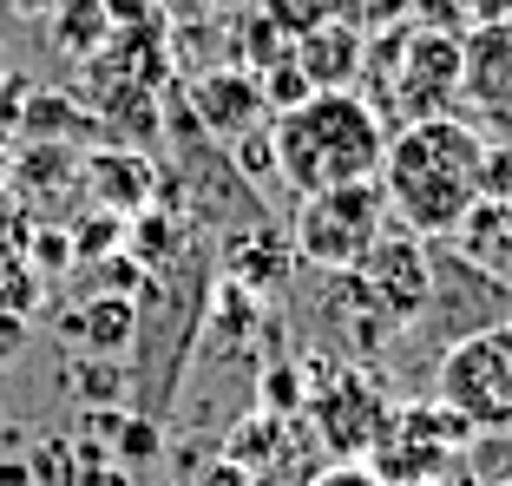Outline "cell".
I'll list each match as a JSON object with an SVG mask.
<instances>
[{"label":"cell","instance_id":"1","mask_svg":"<svg viewBox=\"0 0 512 486\" xmlns=\"http://www.w3.org/2000/svg\"><path fill=\"white\" fill-rule=\"evenodd\" d=\"M480 158H486V138L480 125L453 119H414V125H394L388 132V152H381V198H388V217L414 237H453V230L473 217L480 204Z\"/></svg>","mask_w":512,"mask_h":486},{"label":"cell","instance_id":"2","mask_svg":"<svg viewBox=\"0 0 512 486\" xmlns=\"http://www.w3.org/2000/svg\"><path fill=\"white\" fill-rule=\"evenodd\" d=\"M381 152H388V119L362 92H309L270 119V171L296 198L368 184L381 171Z\"/></svg>","mask_w":512,"mask_h":486},{"label":"cell","instance_id":"3","mask_svg":"<svg viewBox=\"0 0 512 486\" xmlns=\"http://www.w3.org/2000/svg\"><path fill=\"white\" fill-rule=\"evenodd\" d=\"M388 198H381V184H342V191H316V198H302L296 217H289V250L302 263H316V270H355V263L375 250V237L388 230Z\"/></svg>","mask_w":512,"mask_h":486},{"label":"cell","instance_id":"4","mask_svg":"<svg viewBox=\"0 0 512 486\" xmlns=\"http://www.w3.org/2000/svg\"><path fill=\"white\" fill-rule=\"evenodd\" d=\"M434 401L453 408L473 434L512 427V322H486V329L460 335L434 368Z\"/></svg>","mask_w":512,"mask_h":486},{"label":"cell","instance_id":"5","mask_svg":"<svg viewBox=\"0 0 512 486\" xmlns=\"http://www.w3.org/2000/svg\"><path fill=\"white\" fill-rule=\"evenodd\" d=\"M467 447H473V427L453 408H440V401H401V408L381 414L362 460L388 486H421V480H440Z\"/></svg>","mask_w":512,"mask_h":486},{"label":"cell","instance_id":"6","mask_svg":"<svg viewBox=\"0 0 512 486\" xmlns=\"http://www.w3.org/2000/svg\"><path fill=\"white\" fill-rule=\"evenodd\" d=\"M342 283L362 316H375L381 329H394V322L407 329V322H421L434 309V250H427V237L388 224L375 237V250L355 270H342Z\"/></svg>","mask_w":512,"mask_h":486},{"label":"cell","instance_id":"7","mask_svg":"<svg viewBox=\"0 0 512 486\" xmlns=\"http://www.w3.org/2000/svg\"><path fill=\"white\" fill-rule=\"evenodd\" d=\"M316 388H309V401H302V421H309V434H316L322 447H329L335 460H362L368 441H375L381 414H388V401H381V388L362 375V368H329L316 362Z\"/></svg>","mask_w":512,"mask_h":486},{"label":"cell","instance_id":"8","mask_svg":"<svg viewBox=\"0 0 512 486\" xmlns=\"http://www.w3.org/2000/svg\"><path fill=\"white\" fill-rule=\"evenodd\" d=\"M460 99L480 106L486 125L512 132V14L467 27V40H460Z\"/></svg>","mask_w":512,"mask_h":486},{"label":"cell","instance_id":"9","mask_svg":"<svg viewBox=\"0 0 512 486\" xmlns=\"http://www.w3.org/2000/svg\"><path fill=\"white\" fill-rule=\"evenodd\" d=\"M362 46L368 33L348 27V20H316L309 33H296L289 40V60H296V73L309 79V92H355V73H362Z\"/></svg>","mask_w":512,"mask_h":486},{"label":"cell","instance_id":"10","mask_svg":"<svg viewBox=\"0 0 512 486\" xmlns=\"http://www.w3.org/2000/svg\"><path fill=\"white\" fill-rule=\"evenodd\" d=\"M191 112H197V125L217 138V145H237L243 132H256L263 125V112H270V99H263V79H250V73H204L191 86Z\"/></svg>","mask_w":512,"mask_h":486},{"label":"cell","instance_id":"11","mask_svg":"<svg viewBox=\"0 0 512 486\" xmlns=\"http://www.w3.org/2000/svg\"><path fill=\"white\" fill-rule=\"evenodd\" d=\"M0 178H7V191L27 204L33 224H40V217H60V198L79 191V158L60 152V145H20Z\"/></svg>","mask_w":512,"mask_h":486},{"label":"cell","instance_id":"12","mask_svg":"<svg viewBox=\"0 0 512 486\" xmlns=\"http://www.w3.org/2000/svg\"><path fill=\"white\" fill-rule=\"evenodd\" d=\"M66 335L79 342V355H132L138 342V296L132 289H99L66 316Z\"/></svg>","mask_w":512,"mask_h":486},{"label":"cell","instance_id":"13","mask_svg":"<svg viewBox=\"0 0 512 486\" xmlns=\"http://www.w3.org/2000/svg\"><path fill=\"white\" fill-rule=\"evenodd\" d=\"M289 263H296V250H289V230H276V224H250V230H237V237H230V250H224L230 283L250 289V296L276 289V283L289 276Z\"/></svg>","mask_w":512,"mask_h":486},{"label":"cell","instance_id":"14","mask_svg":"<svg viewBox=\"0 0 512 486\" xmlns=\"http://www.w3.org/2000/svg\"><path fill=\"white\" fill-rule=\"evenodd\" d=\"M79 184L99 198V211H106V217H138V211H145V198H151V171L138 165V158H125V152L86 158Z\"/></svg>","mask_w":512,"mask_h":486},{"label":"cell","instance_id":"15","mask_svg":"<svg viewBox=\"0 0 512 486\" xmlns=\"http://www.w3.org/2000/svg\"><path fill=\"white\" fill-rule=\"evenodd\" d=\"M66 388H73L86 408H119L132 395V368L119 355H73L66 362Z\"/></svg>","mask_w":512,"mask_h":486},{"label":"cell","instance_id":"16","mask_svg":"<svg viewBox=\"0 0 512 486\" xmlns=\"http://www.w3.org/2000/svg\"><path fill=\"white\" fill-rule=\"evenodd\" d=\"M40 303V270L27 263V250H0V316H33Z\"/></svg>","mask_w":512,"mask_h":486},{"label":"cell","instance_id":"17","mask_svg":"<svg viewBox=\"0 0 512 486\" xmlns=\"http://www.w3.org/2000/svg\"><path fill=\"white\" fill-rule=\"evenodd\" d=\"M329 14L348 20L362 33H381V27H401L407 20V0H329Z\"/></svg>","mask_w":512,"mask_h":486},{"label":"cell","instance_id":"18","mask_svg":"<svg viewBox=\"0 0 512 486\" xmlns=\"http://www.w3.org/2000/svg\"><path fill=\"white\" fill-rule=\"evenodd\" d=\"M73 257H79V250H73V230H60V224H33V237H27V263H33V270L60 276Z\"/></svg>","mask_w":512,"mask_h":486},{"label":"cell","instance_id":"19","mask_svg":"<svg viewBox=\"0 0 512 486\" xmlns=\"http://www.w3.org/2000/svg\"><path fill=\"white\" fill-rule=\"evenodd\" d=\"M480 204H506L512 211V145H486V158H480Z\"/></svg>","mask_w":512,"mask_h":486},{"label":"cell","instance_id":"20","mask_svg":"<svg viewBox=\"0 0 512 486\" xmlns=\"http://www.w3.org/2000/svg\"><path fill=\"white\" fill-rule=\"evenodd\" d=\"M302 401H309V381L296 368H270L263 375V414H296Z\"/></svg>","mask_w":512,"mask_h":486},{"label":"cell","instance_id":"21","mask_svg":"<svg viewBox=\"0 0 512 486\" xmlns=\"http://www.w3.org/2000/svg\"><path fill=\"white\" fill-rule=\"evenodd\" d=\"M263 7H270L276 27H289V40H296V33H309L316 20H329V0H263Z\"/></svg>","mask_w":512,"mask_h":486},{"label":"cell","instance_id":"22","mask_svg":"<svg viewBox=\"0 0 512 486\" xmlns=\"http://www.w3.org/2000/svg\"><path fill=\"white\" fill-rule=\"evenodd\" d=\"M27 237H33V217H27V204L7 191V178H0V250H27Z\"/></svg>","mask_w":512,"mask_h":486},{"label":"cell","instance_id":"23","mask_svg":"<svg viewBox=\"0 0 512 486\" xmlns=\"http://www.w3.org/2000/svg\"><path fill=\"white\" fill-rule=\"evenodd\" d=\"M309 486H388V480H381L368 460H329V467H322Z\"/></svg>","mask_w":512,"mask_h":486},{"label":"cell","instance_id":"24","mask_svg":"<svg viewBox=\"0 0 512 486\" xmlns=\"http://www.w3.org/2000/svg\"><path fill=\"white\" fill-rule=\"evenodd\" d=\"M197 486H256V473L250 467H237V460H211V467H204V473H197Z\"/></svg>","mask_w":512,"mask_h":486},{"label":"cell","instance_id":"25","mask_svg":"<svg viewBox=\"0 0 512 486\" xmlns=\"http://www.w3.org/2000/svg\"><path fill=\"white\" fill-rule=\"evenodd\" d=\"M27 349V316H0V368H14Z\"/></svg>","mask_w":512,"mask_h":486},{"label":"cell","instance_id":"26","mask_svg":"<svg viewBox=\"0 0 512 486\" xmlns=\"http://www.w3.org/2000/svg\"><path fill=\"white\" fill-rule=\"evenodd\" d=\"M79 486H132L125 467H99V473H79Z\"/></svg>","mask_w":512,"mask_h":486},{"label":"cell","instance_id":"27","mask_svg":"<svg viewBox=\"0 0 512 486\" xmlns=\"http://www.w3.org/2000/svg\"><path fill=\"white\" fill-rule=\"evenodd\" d=\"M33 467H20V460H0V486H27Z\"/></svg>","mask_w":512,"mask_h":486},{"label":"cell","instance_id":"28","mask_svg":"<svg viewBox=\"0 0 512 486\" xmlns=\"http://www.w3.org/2000/svg\"><path fill=\"white\" fill-rule=\"evenodd\" d=\"M7 158H14V152H7V138H0V171H7Z\"/></svg>","mask_w":512,"mask_h":486},{"label":"cell","instance_id":"29","mask_svg":"<svg viewBox=\"0 0 512 486\" xmlns=\"http://www.w3.org/2000/svg\"><path fill=\"white\" fill-rule=\"evenodd\" d=\"M421 486H447V480H421Z\"/></svg>","mask_w":512,"mask_h":486},{"label":"cell","instance_id":"30","mask_svg":"<svg viewBox=\"0 0 512 486\" xmlns=\"http://www.w3.org/2000/svg\"><path fill=\"white\" fill-rule=\"evenodd\" d=\"M0 73H7V60H0Z\"/></svg>","mask_w":512,"mask_h":486},{"label":"cell","instance_id":"31","mask_svg":"<svg viewBox=\"0 0 512 486\" xmlns=\"http://www.w3.org/2000/svg\"><path fill=\"white\" fill-rule=\"evenodd\" d=\"M499 486H512V480H499Z\"/></svg>","mask_w":512,"mask_h":486}]
</instances>
